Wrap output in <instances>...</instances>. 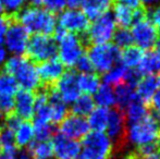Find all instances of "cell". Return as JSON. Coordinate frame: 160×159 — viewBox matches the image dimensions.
Here are the masks:
<instances>
[{"label": "cell", "instance_id": "obj_34", "mask_svg": "<svg viewBox=\"0 0 160 159\" xmlns=\"http://www.w3.org/2000/svg\"><path fill=\"white\" fill-rule=\"evenodd\" d=\"M33 127L35 141H48L57 133V129L52 123H44V124L34 123Z\"/></svg>", "mask_w": 160, "mask_h": 159}, {"label": "cell", "instance_id": "obj_5", "mask_svg": "<svg viewBox=\"0 0 160 159\" xmlns=\"http://www.w3.org/2000/svg\"><path fill=\"white\" fill-rule=\"evenodd\" d=\"M113 146L103 132H91L83 137L78 159H110Z\"/></svg>", "mask_w": 160, "mask_h": 159}, {"label": "cell", "instance_id": "obj_51", "mask_svg": "<svg viewBox=\"0 0 160 159\" xmlns=\"http://www.w3.org/2000/svg\"><path fill=\"white\" fill-rule=\"evenodd\" d=\"M28 1L33 4V7H38L40 4H42V0H28Z\"/></svg>", "mask_w": 160, "mask_h": 159}, {"label": "cell", "instance_id": "obj_19", "mask_svg": "<svg viewBox=\"0 0 160 159\" xmlns=\"http://www.w3.org/2000/svg\"><path fill=\"white\" fill-rule=\"evenodd\" d=\"M114 0H83L82 12L88 20H96L101 14L108 12L112 8Z\"/></svg>", "mask_w": 160, "mask_h": 159}, {"label": "cell", "instance_id": "obj_10", "mask_svg": "<svg viewBox=\"0 0 160 159\" xmlns=\"http://www.w3.org/2000/svg\"><path fill=\"white\" fill-rule=\"evenodd\" d=\"M36 70L39 77L40 88H42V91H48L55 86L57 81L64 73V66L59 59L53 58L37 63Z\"/></svg>", "mask_w": 160, "mask_h": 159}, {"label": "cell", "instance_id": "obj_39", "mask_svg": "<svg viewBox=\"0 0 160 159\" xmlns=\"http://www.w3.org/2000/svg\"><path fill=\"white\" fill-rule=\"evenodd\" d=\"M15 20L14 15L6 14V13H0V45L3 42L4 34L8 30L9 25L12 21Z\"/></svg>", "mask_w": 160, "mask_h": 159}, {"label": "cell", "instance_id": "obj_48", "mask_svg": "<svg viewBox=\"0 0 160 159\" xmlns=\"http://www.w3.org/2000/svg\"><path fill=\"white\" fill-rule=\"evenodd\" d=\"M6 56H7V52H6V49L0 45V64H2L6 60Z\"/></svg>", "mask_w": 160, "mask_h": 159}, {"label": "cell", "instance_id": "obj_49", "mask_svg": "<svg viewBox=\"0 0 160 159\" xmlns=\"http://www.w3.org/2000/svg\"><path fill=\"white\" fill-rule=\"evenodd\" d=\"M138 159H160V152H158V153H155V154H152V155L145 156V157L138 158Z\"/></svg>", "mask_w": 160, "mask_h": 159}, {"label": "cell", "instance_id": "obj_15", "mask_svg": "<svg viewBox=\"0 0 160 159\" xmlns=\"http://www.w3.org/2000/svg\"><path fill=\"white\" fill-rule=\"evenodd\" d=\"M52 148L56 159H78L81 145L78 141L65 137L60 133L52 136Z\"/></svg>", "mask_w": 160, "mask_h": 159}, {"label": "cell", "instance_id": "obj_31", "mask_svg": "<svg viewBox=\"0 0 160 159\" xmlns=\"http://www.w3.org/2000/svg\"><path fill=\"white\" fill-rule=\"evenodd\" d=\"M19 91V84L14 77L4 70L0 71V94L13 97Z\"/></svg>", "mask_w": 160, "mask_h": 159}, {"label": "cell", "instance_id": "obj_43", "mask_svg": "<svg viewBox=\"0 0 160 159\" xmlns=\"http://www.w3.org/2000/svg\"><path fill=\"white\" fill-rule=\"evenodd\" d=\"M149 104H150L149 111L152 115H155L157 118L160 119V87L158 88V91L155 93V95L152 96Z\"/></svg>", "mask_w": 160, "mask_h": 159}, {"label": "cell", "instance_id": "obj_6", "mask_svg": "<svg viewBox=\"0 0 160 159\" xmlns=\"http://www.w3.org/2000/svg\"><path fill=\"white\" fill-rule=\"evenodd\" d=\"M25 53L26 57L35 64L57 58V40L48 35L34 34L28 38Z\"/></svg>", "mask_w": 160, "mask_h": 159}, {"label": "cell", "instance_id": "obj_35", "mask_svg": "<svg viewBox=\"0 0 160 159\" xmlns=\"http://www.w3.org/2000/svg\"><path fill=\"white\" fill-rule=\"evenodd\" d=\"M112 40H113V45H116L118 48H127V47L132 46L133 44V37L132 33L128 28L125 27H119L114 31L113 36H112Z\"/></svg>", "mask_w": 160, "mask_h": 159}, {"label": "cell", "instance_id": "obj_7", "mask_svg": "<svg viewBox=\"0 0 160 159\" xmlns=\"http://www.w3.org/2000/svg\"><path fill=\"white\" fill-rule=\"evenodd\" d=\"M116 25L113 14L110 11L94 20L93 24L89 25L87 32L82 34L86 44V48L91 45L107 44L109 40L112 39L113 33L116 31Z\"/></svg>", "mask_w": 160, "mask_h": 159}, {"label": "cell", "instance_id": "obj_8", "mask_svg": "<svg viewBox=\"0 0 160 159\" xmlns=\"http://www.w3.org/2000/svg\"><path fill=\"white\" fill-rule=\"evenodd\" d=\"M58 53L61 63L68 68L74 67L78 60L84 55V50L86 49V44L83 36L67 32L58 39Z\"/></svg>", "mask_w": 160, "mask_h": 159}, {"label": "cell", "instance_id": "obj_26", "mask_svg": "<svg viewBox=\"0 0 160 159\" xmlns=\"http://www.w3.org/2000/svg\"><path fill=\"white\" fill-rule=\"evenodd\" d=\"M14 138L17 148H23L31 144L34 137V127L30 121L20 123L18 129L14 131Z\"/></svg>", "mask_w": 160, "mask_h": 159}, {"label": "cell", "instance_id": "obj_27", "mask_svg": "<svg viewBox=\"0 0 160 159\" xmlns=\"http://www.w3.org/2000/svg\"><path fill=\"white\" fill-rule=\"evenodd\" d=\"M28 153L35 159H51L53 156L52 143L48 141H34L28 147Z\"/></svg>", "mask_w": 160, "mask_h": 159}, {"label": "cell", "instance_id": "obj_40", "mask_svg": "<svg viewBox=\"0 0 160 159\" xmlns=\"http://www.w3.org/2000/svg\"><path fill=\"white\" fill-rule=\"evenodd\" d=\"M42 4L46 7L47 11L56 13L63 10L67 2L65 0H42Z\"/></svg>", "mask_w": 160, "mask_h": 159}, {"label": "cell", "instance_id": "obj_37", "mask_svg": "<svg viewBox=\"0 0 160 159\" xmlns=\"http://www.w3.org/2000/svg\"><path fill=\"white\" fill-rule=\"evenodd\" d=\"M13 109H14V98L0 94V111L3 113L4 117L13 112Z\"/></svg>", "mask_w": 160, "mask_h": 159}, {"label": "cell", "instance_id": "obj_17", "mask_svg": "<svg viewBox=\"0 0 160 159\" xmlns=\"http://www.w3.org/2000/svg\"><path fill=\"white\" fill-rule=\"evenodd\" d=\"M160 82L158 77L154 74L146 75L145 77H142L139 80L138 84L136 85V94L146 105L149 104L150 99L155 95L159 88Z\"/></svg>", "mask_w": 160, "mask_h": 159}, {"label": "cell", "instance_id": "obj_46", "mask_svg": "<svg viewBox=\"0 0 160 159\" xmlns=\"http://www.w3.org/2000/svg\"><path fill=\"white\" fill-rule=\"evenodd\" d=\"M65 2L71 9H76L78 6L82 4L83 0H65Z\"/></svg>", "mask_w": 160, "mask_h": 159}, {"label": "cell", "instance_id": "obj_23", "mask_svg": "<svg viewBox=\"0 0 160 159\" xmlns=\"http://www.w3.org/2000/svg\"><path fill=\"white\" fill-rule=\"evenodd\" d=\"M114 96H116V107H118L121 110H124L125 107L136 97V92L133 87L128 86L125 83H120L116 85V88H113Z\"/></svg>", "mask_w": 160, "mask_h": 159}, {"label": "cell", "instance_id": "obj_2", "mask_svg": "<svg viewBox=\"0 0 160 159\" xmlns=\"http://www.w3.org/2000/svg\"><path fill=\"white\" fill-rule=\"evenodd\" d=\"M2 70L11 74L22 89L35 92L40 87L36 64L26 56H14L7 60Z\"/></svg>", "mask_w": 160, "mask_h": 159}, {"label": "cell", "instance_id": "obj_32", "mask_svg": "<svg viewBox=\"0 0 160 159\" xmlns=\"http://www.w3.org/2000/svg\"><path fill=\"white\" fill-rule=\"evenodd\" d=\"M128 69L123 66L122 63H118L117 66L112 67L109 71L105 73L102 77V81L105 84H108V85H118L120 83L123 82V79H124V75H125V72H127Z\"/></svg>", "mask_w": 160, "mask_h": 159}, {"label": "cell", "instance_id": "obj_16", "mask_svg": "<svg viewBox=\"0 0 160 159\" xmlns=\"http://www.w3.org/2000/svg\"><path fill=\"white\" fill-rule=\"evenodd\" d=\"M35 93L36 92L26 91V89H20V91L17 92L13 112L20 119L30 121L34 117Z\"/></svg>", "mask_w": 160, "mask_h": 159}, {"label": "cell", "instance_id": "obj_30", "mask_svg": "<svg viewBox=\"0 0 160 159\" xmlns=\"http://www.w3.org/2000/svg\"><path fill=\"white\" fill-rule=\"evenodd\" d=\"M95 108V102L89 95H82L78 96L73 102V105L71 107V113L80 117H85L89 115Z\"/></svg>", "mask_w": 160, "mask_h": 159}, {"label": "cell", "instance_id": "obj_41", "mask_svg": "<svg viewBox=\"0 0 160 159\" xmlns=\"http://www.w3.org/2000/svg\"><path fill=\"white\" fill-rule=\"evenodd\" d=\"M75 67H76V70L82 73H91L94 70L93 66H92L91 61H89L88 57L86 55H83L78 60V62L75 63Z\"/></svg>", "mask_w": 160, "mask_h": 159}, {"label": "cell", "instance_id": "obj_52", "mask_svg": "<svg viewBox=\"0 0 160 159\" xmlns=\"http://www.w3.org/2000/svg\"><path fill=\"white\" fill-rule=\"evenodd\" d=\"M156 46H157V49H156V50H158L159 52H160V37H158V39H157Z\"/></svg>", "mask_w": 160, "mask_h": 159}, {"label": "cell", "instance_id": "obj_3", "mask_svg": "<svg viewBox=\"0 0 160 159\" xmlns=\"http://www.w3.org/2000/svg\"><path fill=\"white\" fill-rule=\"evenodd\" d=\"M160 141V119L149 111L143 120L130 124L127 129V144L136 147Z\"/></svg>", "mask_w": 160, "mask_h": 159}, {"label": "cell", "instance_id": "obj_42", "mask_svg": "<svg viewBox=\"0 0 160 159\" xmlns=\"http://www.w3.org/2000/svg\"><path fill=\"white\" fill-rule=\"evenodd\" d=\"M20 123H21V119H20V118L18 117L14 112L9 113V115H7L6 117H4L3 125L6 127H8V129H10L11 131H13V132L18 129V127L20 125Z\"/></svg>", "mask_w": 160, "mask_h": 159}, {"label": "cell", "instance_id": "obj_1", "mask_svg": "<svg viewBox=\"0 0 160 159\" xmlns=\"http://www.w3.org/2000/svg\"><path fill=\"white\" fill-rule=\"evenodd\" d=\"M19 22L28 33L51 36L56 30V17L53 13L38 7H26L15 15Z\"/></svg>", "mask_w": 160, "mask_h": 159}, {"label": "cell", "instance_id": "obj_4", "mask_svg": "<svg viewBox=\"0 0 160 159\" xmlns=\"http://www.w3.org/2000/svg\"><path fill=\"white\" fill-rule=\"evenodd\" d=\"M87 57L98 73H106L112 67L120 63L121 50L113 44L91 45L87 47Z\"/></svg>", "mask_w": 160, "mask_h": 159}, {"label": "cell", "instance_id": "obj_22", "mask_svg": "<svg viewBox=\"0 0 160 159\" xmlns=\"http://www.w3.org/2000/svg\"><path fill=\"white\" fill-rule=\"evenodd\" d=\"M108 118H109V110L103 107H97L94 108L93 111L88 115V123L89 129L94 132H103L107 127Z\"/></svg>", "mask_w": 160, "mask_h": 159}, {"label": "cell", "instance_id": "obj_24", "mask_svg": "<svg viewBox=\"0 0 160 159\" xmlns=\"http://www.w3.org/2000/svg\"><path fill=\"white\" fill-rule=\"evenodd\" d=\"M100 85V77L95 72L82 73L78 77V86L80 92H83L86 95L95 94Z\"/></svg>", "mask_w": 160, "mask_h": 159}, {"label": "cell", "instance_id": "obj_13", "mask_svg": "<svg viewBox=\"0 0 160 159\" xmlns=\"http://www.w3.org/2000/svg\"><path fill=\"white\" fill-rule=\"evenodd\" d=\"M64 102H73L80 96V89L78 86V75L75 71L68 70L60 77L53 86Z\"/></svg>", "mask_w": 160, "mask_h": 159}, {"label": "cell", "instance_id": "obj_18", "mask_svg": "<svg viewBox=\"0 0 160 159\" xmlns=\"http://www.w3.org/2000/svg\"><path fill=\"white\" fill-rule=\"evenodd\" d=\"M48 94V104L50 107L51 112V122L52 124H58L68 116V108L65 102L61 99L57 92L52 88L46 91Z\"/></svg>", "mask_w": 160, "mask_h": 159}, {"label": "cell", "instance_id": "obj_55", "mask_svg": "<svg viewBox=\"0 0 160 159\" xmlns=\"http://www.w3.org/2000/svg\"><path fill=\"white\" fill-rule=\"evenodd\" d=\"M158 80H159V82H160V71H159V75H158Z\"/></svg>", "mask_w": 160, "mask_h": 159}, {"label": "cell", "instance_id": "obj_50", "mask_svg": "<svg viewBox=\"0 0 160 159\" xmlns=\"http://www.w3.org/2000/svg\"><path fill=\"white\" fill-rule=\"evenodd\" d=\"M0 159H14V155L9 153H2L0 154Z\"/></svg>", "mask_w": 160, "mask_h": 159}, {"label": "cell", "instance_id": "obj_54", "mask_svg": "<svg viewBox=\"0 0 160 159\" xmlns=\"http://www.w3.org/2000/svg\"><path fill=\"white\" fill-rule=\"evenodd\" d=\"M1 149H2V146H1V141H0V153H1Z\"/></svg>", "mask_w": 160, "mask_h": 159}, {"label": "cell", "instance_id": "obj_44", "mask_svg": "<svg viewBox=\"0 0 160 159\" xmlns=\"http://www.w3.org/2000/svg\"><path fill=\"white\" fill-rule=\"evenodd\" d=\"M147 17L150 20L152 24L156 26V28L158 30L160 34V3L156 8H154L152 11L147 10Z\"/></svg>", "mask_w": 160, "mask_h": 159}, {"label": "cell", "instance_id": "obj_28", "mask_svg": "<svg viewBox=\"0 0 160 159\" xmlns=\"http://www.w3.org/2000/svg\"><path fill=\"white\" fill-rule=\"evenodd\" d=\"M143 55L144 52L141 48L132 45V46L123 49V51L121 52L120 62H122V64L127 69H134L138 67L139 62L143 58Z\"/></svg>", "mask_w": 160, "mask_h": 159}, {"label": "cell", "instance_id": "obj_9", "mask_svg": "<svg viewBox=\"0 0 160 159\" xmlns=\"http://www.w3.org/2000/svg\"><path fill=\"white\" fill-rule=\"evenodd\" d=\"M131 33L133 42H135L136 46L142 50H150L152 47L156 46L157 39L160 35L156 26L150 22L148 17L133 24Z\"/></svg>", "mask_w": 160, "mask_h": 159}, {"label": "cell", "instance_id": "obj_12", "mask_svg": "<svg viewBox=\"0 0 160 159\" xmlns=\"http://www.w3.org/2000/svg\"><path fill=\"white\" fill-rule=\"evenodd\" d=\"M59 27L65 32L82 35L87 32L89 27V20L78 9H69L59 15Z\"/></svg>", "mask_w": 160, "mask_h": 159}, {"label": "cell", "instance_id": "obj_29", "mask_svg": "<svg viewBox=\"0 0 160 159\" xmlns=\"http://www.w3.org/2000/svg\"><path fill=\"white\" fill-rule=\"evenodd\" d=\"M112 7H113L112 14H113L116 24H118L119 27H130L133 22V10L120 2H114Z\"/></svg>", "mask_w": 160, "mask_h": 159}, {"label": "cell", "instance_id": "obj_45", "mask_svg": "<svg viewBox=\"0 0 160 159\" xmlns=\"http://www.w3.org/2000/svg\"><path fill=\"white\" fill-rule=\"evenodd\" d=\"M119 2L124 4V6H127L128 8L131 9V10H135V9L143 6L142 0H119Z\"/></svg>", "mask_w": 160, "mask_h": 159}, {"label": "cell", "instance_id": "obj_11", "mask_svg": "<svg viewBox=\"0 0 160 159\" xmlns=\"http://www.w3.org/2000/svg\"><path fill=\"white\" fill-rule=\"evenodd\" d=\"M28 38V32L14 20L10 23L4 34V44L10 52L22 56L25 53Z\"/></svg>", "mask_w": 160, "mask_h": 159}, {"label": "cell", "instance_id": "obj_47", "mask_svg": "<svg viewBox=\"0 0 160 159\" xmlns=\"http://www.w3.org/2000/svg\"><path fill=\"white\" fill-rule=\"evenodd\" d=\"M142 3L143 6H147V7H152V6H157L160 3V0H142Z\"/></svg>", "mask_w": 160, "mask_h": 159}, {"label": "cell", "instance_id": "obj_53", "mask_svg": "<svg viewBox=\"0 0 160 159\" xmlns=\"http://www.w3.org/2000/svg\"><path fill=\"white\" fill-rule=\"evenodd\" d=\"M3 118H4V115L1 112V111H0V120H2V119H3Z\"/></svg>", "mask_w": 160, "mask_h": 159}, {"label": "cell", "instance_id": "obj_38", "mask_svg": "<svg viewBox=\"0 0 160 159\" xmlns=\"http://www.w3.org/2000/svg\"><path fill=\"white\" fill-rule=\"evenodd\" d=\"M141 79H142V74L138 72V70L128 69L127 72H125L124 79H123V83H125V84L128 85V86L135 88Z\"/></svg>", "mask_w": 160, "mask_h": 159}, {"label": "cell", "instance_id": "obj_14", "mask_svg": "<svg viewBox=\"0 0 160 159\" xmlns=\"http://www.w3.org/2000/svg\"><path fill=\"white\" fill-rule=\"evenodd\" d=\"M59 130L65 137L71 140H80L83 138L88 133V123L84 117L75 115H68L63 120L60 122Z\"/></svg>", "mask_w": 160, "mask_h": 159}, {"label": "cell", "instance_id": "obj_21", "mask_svg": "<svg viewBox=\"0 0 160 159\" xmlns=\"http://www.w3.org/2000/svg\"><path fill=\"white\" fill-rule=\"evenodd\" d=\"M160 71V52L158 50H148L143 55L138 64V72L141 74H154Z\"/></svg>", "mask_w": 160, "mask_h": 159}, {"label": "cell", "instance_id": "obj_20", "mask_svg": "<svg viewBox=\"0 0 160 159\" xmlns=\"http://www.w3.org/2000/svg\"><path fill=\"white\" fill-rule=\"evenodd\" d=\"M148 105H146L138 96L136 95V97L125 107L124 115L127 118V122L130 124L133 123H136L138 121L143 120L144 118H146L149 115V108H148Z\"/></svg>", "mask_w": 160, "mask_h": 159}, {"label": "cell", "instance_id": "obj_33", "mask_svg": "<svg viewBox=\"0 0 160 159\" xmlns=\"http://www.w3.org/2000/svg\"><path fill=\"white\" fill-rule=\"evenodd\" d=\"M0 141H1V146L4 153L12 154V155L17 153L18 148L15 145L14 132L6 127L3 124H0Z\"/></svg>", "mask_w": 160, "mask_h": 159}, {"label": "cell", "instance_id": "obj_36", "mask_svg": "<svg viewBox=\"0 0 160 159\" xmlns=\"http://www.w3.org/2000/svg\"><path fill=\"white\" fill-rule=\"evenodd\" d=\"M3 9V13L10 15H17L23 8L25 0H0Z\"/></svg>", "mask_w": 160, "mask_h": 159}, {"label": "cell", "instance_id": "obj_25", "mask_svg": "<svg viewBox=\"0 0 160 159\" xmlns=\"http://www.w3.org/2000/svg\"><path fill=\"white\" fill-rule=\"evenodd\" d=\"M94 102L99 107H103V108L116 107V96H114V92L112 86L105 84V83L99 85L98 89L95 93Z\"/></svg>", "mask_w": 160, "mask_h": 159}]
</instances>
